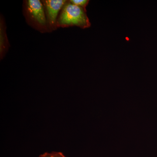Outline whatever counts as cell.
I'll return each instance as SVG.
<instances>
[{"instance_id": "6da1fadb", "label": "cell", "mask_w": 157, "mask_h": 157, "mask_svg": "<svg viewBox=\"0 0 157 157\" xmlns=\"http://www.w3.org/2000/svg\"><path fill=\"white\" fill-rule=\"evenodd\" d=\"M90 25L86 9L67 1L58 17L57 28L77 26L86 29L90 27Z\"/></svg>"}, {"instance_id": "7a4b0ae2", "label": "cell", "mask_w": 157, "mask_h": 157, "mask_svg": "<svg viewBox=\"0 0 157 157\" xmlns=\"http://www.w3.org/2000/svg\"><path fill=\"white\" fill-rule=\"evenodd\" d=\"M23 13L30 26L42 33H51L43 4L39 0H25Z\"/></svg>"}, {"instance_id": "3957f363", "label": "cell", "mask_w": 157, "mask_h": 157, "mask_svg": "<svg viewBox=\"0 0 157 157\" xmlns=\"http://www.w3.org/2000/svg\"><path fill=\"white\" fill-rule=\"evenodd\" d=\"M67 2L66 0H44L42 1L48 28L51 32L56 30L57 29L58 15Z\"/></svg>"}, {"instance_id": "277c9868", "label": "cell", "mask_w": 157, "mask_h": 157, "mask_svg": "<svg viewBox=\"0 0 157 157\" xmlns=\"http://www.w3.org/2000/svg\"><path fill=\"white\" fill-rule=\"evenodd\" d=\"M10 45L7 34L6 26L4 17L1 15L0 18V59H2L9 51Z\"/></svg>"}, {"instance_id": "5b68a950", "label": "cell", "mask_w": 157, "mask_h": 157, "mask_svg": "<svg viewBox=\"0 0 157 157\" xmlns=\"http://www.w3.org/2000/svg\"><path fill=\"white\" fill-rule=\"evenodd\" d=\"M70 2L76 6L86 9L89 2V0H70Z\"/></svg>"}, {"instance_id": "8992f818", "label": "cell", "mask_w": 157, "mask_h": 157, "mask_svg": "<svg viewBox=\"0 0 157 157\" xmlns=\"http://www.w3.org/2000/svg\"><path fill=\"white\" fill-rule=\"evenodd\" d=\"M39 157H66L63 154L60 152H45L40 155Z\"/></svg>"}]
</instances>
